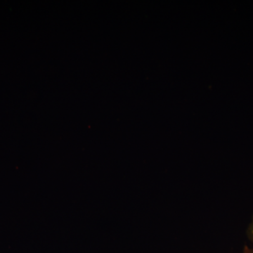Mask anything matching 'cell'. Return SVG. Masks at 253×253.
Segmentation results:
<instances>
[{"label": "cell", "instance_id": "obj_2", "mask_svg": "<svg viewBox=\"0 0 253 253\" xmlns=\"http://www.w3.org/2000/svg\"><path fill=\"white\" fill-rule=\"evenodd\" d=\"M246 253H253V251H248V252H246Z\"/></svg>", "mask_w": 253, "mask_h": 253}, {"label": "cell", "instance_id": "obj_1", "mask_svg": "<svg viewBox=\"0 0 253 253\" xmlns=\"http://www.w3.org/2000/svg\"><path fill=\"white\" fill-rule=\"evenodd\" d=\"M247 234L250 239L253 241V215L252 219H251V222H250L249 225L248 226Z\"/></svg>", "mask_w": 253, "mask_h": 253}]
</instances>
